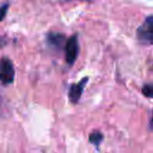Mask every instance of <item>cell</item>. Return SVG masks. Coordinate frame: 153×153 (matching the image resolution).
I'll return each instance as SVG.
<instances>
[{
  "label": "cell",
  "mask_w": 153,
  "mask_h": 153,
  "mask_svg": "<svg viewBox=\"0 0 153 153\" xmlns=\"http://www.w3.org/2000/svg\"><path fill=\"white\" fill-rule=\"evenodd\" d=\"M137 38L141 43L151 45L153 43V16H147L137 29Z\"/></svg>",
  "instance_id": "6da1fadb"
},
{
  "label": "cell",
  "mask_w": 153,
  "mask_h": 153,
  "mask_svg": "<svg viewBox=\"0 0 153 153\" xmlns=\"http://www.w3.org/2000/svg\"><path fill=\"white\" fill-rule=\"evenodd\" d=\"M79 53V43H78V35L71 36L66 39L65 43V60L68 65H73L78 57Z\"/></svg>",
  "instance_id": "7a4b0ae2"
},
{
  "label": "cell",
  "mask_w": 153,
  "mask_h": 153,
  "mask_svg": "<svg viewBox=\"0 0 153 153\" xmlns=\"http://www.w3.org/2000/svg\"><path fill=\"white\" fill-rule=\"evenodd\" d=\"M14 80V67L10 59H0V81L4 85L12 84Z\"/></svg>",
  "instance_id": "3957f363"
},
{
  "label": "cell",
  "mask_w": 153,
  "mask_h": 153,
  "mask_svg": "<svg viewBox=\"0 0 153 153\" xmlns=\"http://www.w3.org/2000/svg\"><path fill=\"white\" fill-rule=\"evenodd\" d=\"M87 81H88V78L86 76V78H82L79 82L73 84V85L71 86L69 92H68V98H69L71 103L76 104V103L80 100V97H81V94H82L84 87H85V85L87 84Z\"/></svg>",
  "instance_id": "277c9868"
},
{
  "label": "cell",
  "mask_w": 153,
  "mask_h": 153,
  "mask_svg": "<svg viewBox=\"0 0 153 153\" xmlns=\"http://www.w3.org/2000/svg\"><path fill=\"white\" fill-rule=\"evenodd\" d=\"M65 43H66V37L60 32H49L47 35V44L49 48H51L55 51H60L65 45Z\"/></svg>",
  "instance_id": "5b68a950"
},
{
  "label": "cell",
  "mask_w": 153,
  "mask_h": 153,
  "mask_svg": "<svg viewBox=\"0 0 153 153\" xmlns=\"http://www.w3.org/2000/svg\"><path fill=\"white\" fill-rule=\"evenodd\" d=\"M88 141H90L92 145H94L96 147H99L100 142L103 141V134H102L100 131L96 130V131H93V133L90 134V136H88Z\"/></svg>",
  "instance_id": "8992f818"
},
{
  "label": "cell",
  "mask_w": 153,
  "mask_h": 153,
  "mask_svg": "<svg viewBox=\"0 0 153 153\" xmlns=\"http://www.w3.org/2000/svg\"><path fill=\"white\" fill-rule=\"evenodd\" d=\"M153 87H152V85H149V84H146V85H143V87H142V93L147 97V98H152V94H153Z\"/></svg>",
  "instance_id": "52a82bcc"
},
{
  "label": "cell",
  "mask_w": 153,
  "mask_h": 153,
  "mask_svg": "<svg viewBox=\"0 0 153 153\" xmlns=\"http://www.w3.org/2000/svg\"><path fill=\"white\" fill-rule=\"evenodd\" d=\"M7 10H8V4H4L1 7H0V22L5 19L6 17V13H7Z\"/></svg>",
  "instance_id": "ba28073f"
}]
</instances>
